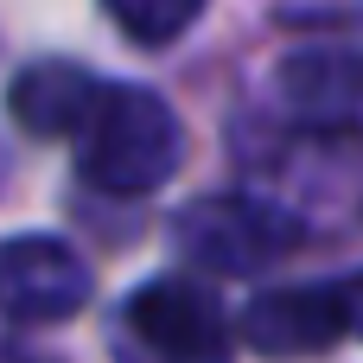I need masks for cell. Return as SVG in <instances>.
Wrapping results in <instances>:
<instances>
[{
  "mask_svg": "<svg viewBox=\"0 0 363 363\" xmlns=\"http://www.w3.org/2000/svg\"><path fill=\"white\" fill-rule=\"evenodd\" d=\"M268 204H281L306 236L313 230H357L363 223V134L357 128H274L268 147H242Z\"/></svg>",
  "mask_w": 363,
  "mask_h": 363,
  "instance_id": "6da1fadb",
  "label": "cell"
},
{
  "mask_svg": "<svg viewBox=\"0 0 363 363\" xmlns=\"http://www.w3.org/2000/svg\"><path fill=\"white\" fill-rule=\"evenodd\" d=\"M77 140V172L83 185L108 191V198H147L160 191L179 160H185V128L166 108V96L140 89V83H102Z\"/></svg>",
  "mask_w": 363,
  "mask_h": 363,
  "instance_id": "7a4b0ae2",
  "label": "cell"
},
{
  "mask_svg": "<svg viewBox=\"0 0 363 363\" xmlns=\"http://www.w3.org/2000/svg\"><path fill=\"white\" fill-rule=\"evenodd\" d=\"M108 351L115 363H230V319L211 287L153 274L115 306Z\"/></svg>",
  "mask_w": 363,
  "mask_h": 363,
  "instance_id": "3957f363",
  "label": "cell"
},
{
  "mask_svg": "<svg viewBox=\"0 0 363 363\" xmlns=\"http://www.w3.org/2000/svg\"><path fill=\"white\" fill-rule=\"evenodd\" d=\"M172 242L204 274H262L306 242V230L262 191H204L172 217Z\"/></svg>",
  "mask_w": 363,
  "mask_h": 363,
  "instance_id": "277c9868",
  "label": "cell"
},
{
  "mask_svg": "<svg viewBox=\"0 0 363 363\" xmlns=\"http://www.w3.org/2000/svg\"><path fill=\"white\" fill-rule=\"evenodd\" d=\"M96 294L89 262L64 236H6L0 242V319L13 325H57L77 319Z\"/></svg>",
  "mask_w": 363,
  "mask_h": 363,
  "instance_id": "5b68a950",
  "label": "cell"
},
{
  "mask_svg": "<svg viewBox=\"0 0 363 363\" xmlns=\"http://www.w3.org/2000/svg\"><path fill=\"white\" fill-rule=\"evenodd\" d=\"M345 338V313H338V287L332 281H306V287H268L242 306V345L255 357L294 363V357H325Z\"/></svg>",
  "mask_w": 363,
  "mask_h": 363,
  "instance_id": "8992f818",
  "label": "cell"
},
{
  "mask_svg": "<svg viewBox=\"0 0 363 363\" xmlns=\"http://www.w3.org/2000/svg\"><path fill=\"white\" fill-rule=\"evenodd\" d=\"M281 102L313 128H357L363 115V57L357 51H300L281 64Z\"/></svg>",
  "mask_w": 363,
  "mask_h": 363,
  "instance_id": "52a82bcc",
  "label": "cell"
},
{
  "mask_svg": "<svg viewBox=\"0 0 363 363\" xmlns=\"http://www.w3.org/2000/svg\"><path fill=\"white\" fill-rule=\"evenodd\" d=\"M96 89H102V83H96L83 64H70V57H38V64H26V70L13 77L6 108H13V121H19L26 134H38V140H64V134L83 128Z\"/></svg>",
  "mask_w": 363,
  "mask_h": 363,
  "instance_id": "ba28073f",
  "label": "cell"
},
{
  "mask_svg": "<svg viewBox=\"0 0 363 363\" xmlns=\"http://www.w3.org/2000/svg\"><path fill=\"white\" fill-rule=\"evenodd\" d=\"M102 13L134 38V45H147V51H160V45H172V38H185L191 26H198V13H204V0H102Z\"/></svg>",
  "mask_w": 363,
  "mask_h": 363,
  "instance_id": "9c48e42d",
  "label": "cell"
},
{
  "mask_svg": "<svg viewBox=\"0 0 363 363\" xmlns=\"http://www.w3.org/2000/svg\"><path fill=\"white\" fill-rule=\"evenodd\" d=\"M338 287V313H345V338H363V268L357 274H345V281H332Z\"/></svg>",
  "mask_w": 363,
  "mask_h": 363,
  "instance_id": "30bf717a",
  "label": "cell"
},
{
  "mask_svg": "<svg viewBox=\"0 0 363 363\" xmlns=\"http://www.w3.org/2000/svg\"><path fill=\"white\" fill-rule=\"evenodd\" d=\"M0 363H38L26 345H13V338H0Z\"/></svg>",
  "mask_w": 363,
  "mask_h": 363,
  "instance_id": "8fae6325",
  "label": "cell"
}]
</instances>
